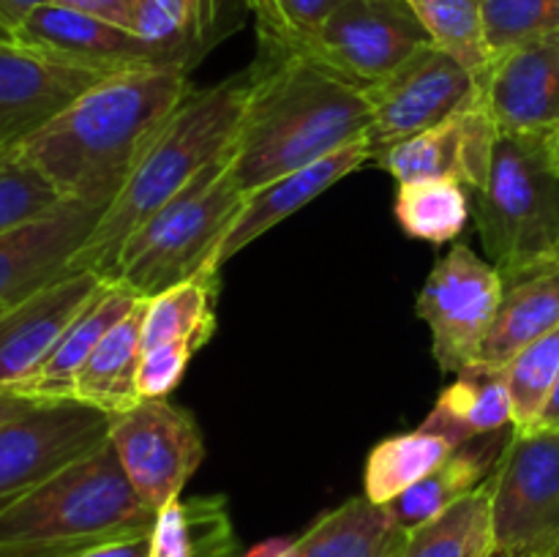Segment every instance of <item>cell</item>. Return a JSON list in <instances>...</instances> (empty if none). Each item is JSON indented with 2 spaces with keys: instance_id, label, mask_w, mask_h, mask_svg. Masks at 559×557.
Returning a JSON list of instances; mask_svg holds the SVG:
<instances>
[{
  "instance_id": "1",
  "label": "cell",
  "mask_w": 559,
  "mask_h": 557,
  "mask_svg": "<svg viewBox=\"0 0 559 557\" xmlns=\"http://www.w3.org/2000/svg\"><path fill=\"white\" fill-rule=\"evenodd\" d=\"M189 93V69L180 66L112 74L0 153V162L31 164L63 200L104 211Z\"/></svg>"
},
{
  "instance_id": "2",
  "label": "cell",
  "mask_w": 559,
  "mask_h": 557,
  "mask_svg": "<svg viewBox=\"0 0 559 557\" xmlns=\"http://www.w3.org/2000/svg\"><path fill=\"white\" fill-rule=\"evenodd\" d=\"M371 107L364 87L309 55L251 69V93L233 142V175L246 194L366 140Z\"/></svg>"
},
{
  "instance_id": "3",
  "label": "cell",
  "mask_w": 559,
  "mask_h": 557,
  "mask_svg": "<svg viewBox=\"0 0 559 557\" xmlns=\"http://www.w3.org/2000/svg\"><path fill=\"white\" fill-rule=\"evenodd\" d=\"M251 93V71L191 91L153 137L120 194L104 208L96 229L76 251L71 273L93 271L107 278L126 240L197 175L233 151Z\"/></svg>"
},
{
  "instance_id": "4",
  "label": "cell",
  "mask_w": 559,
  "mask_h": 557,
  "mask_svg": "<svg viewBox=\"0 0 559 557\" xmlns=\"http://www.w3.org/2000/svg\"><path fill=\"white\" fill-rule=\"evenodd\" d=\"M153 524L156 511L140 500L107 440L0 511V555L69 557L104 541L151 533Z\"/></svg>"
},
{
  "instance_id": "5",
  "label": "cell",
  "mask_w": 559,
  "mask_h": 557,
  "mask_svg": "<svg viewBox=\"0 0 559 557\" xmlns=\"http://www.w3.org/2000/svg\"><path fill=\"white\" fill-rule=\"evenodd\" d=\"M233 151L202 169L173 202L134 229L107 271V282L153 298L197 273H211V260L224 233L246 202L233 175Z\"/></svg>"
},
{
  "instance_id": "6",
  "label": "cell",
  "mask_w": 559,
  "mask_h": 557,
  "mask_svg": "<svg viewBox=\"0 0 559 557\" xmlns=\"http://www.w3.org/2000/svg\"><path fill=\"white\" fill-rule=\"evenodd\" d=\"M475 222L500 273L559 254V169L544 134H500Z\"/></svg>"
},
{
  "instance_id": "7",
  "label": "cell",
  "mask_w": 559,
  "mask_h": 557,
  "mask_svg": "<svg viewBox=\"0 0 559 557\" xmlns=\"http://www.w3.org/2000/svg\"><path fill=\"white\" fill-rule=\"evenodd\" d=\"M371 107V158H380L409 137L435 129L442 120L484 102V82L440 47L418 49L396 71L364 87Z\"/></svg>"
},
{
  "instance_id": "8",
  "label": "cell",
  "mask_w": 559,
  "mask_h": 557,
  "mask_svg": "<svg viewBox=\"0 0 559 557\" xmlns=\"http://www.w3.org/2000/svg\"><path fill=\"white\" fill-rule=\"evenodd\" d=\"M502 298V273L459 244L431 268L418 295L420 320L431 331V355L442 371L469 369L491 331Z\"/></svg>"
},
{
  "instance_id": "9",
  "label": "cell",
  "mask_w": 559,
  "mask_h": 557,
  "mask_svg": "<svg viewBox=\"0 0 559 557\" xmlns=\"http://www.w3.org/2000/svg\"><path fill=\"white\" fill-rule=\"evenodd\" d=\"M495 549L559 546V429H513L491 475Z\"/></svg>"
},
{
  "instance_id": "10",
  "label": "cell",
  "mask_w": 559,
  "mask_h": 557,
  "mask_svg": "<svg viewBox=\"0 0 559 557\" xmlns=\"http://www.w3.org/2000/svg\"><path fill=\"white\" fill-rule=\"evenodd\" d=\"M115 415L93 404L33 402L0 424V511L109 440Z\"/></svg>"
},
{
  "instance_id": "11",
  "label": "cell",
  "mask_w": 559,
  "mask_h": 557,
  "mask_svg": "<svg viewBox=\"0 0 559 557\" xmlns=\"http://www.w3.org/2000/svg\"><path fill=\"white\" fill-rule=\"evenodd\" d=\"M429 44V31L409 0H342L300 55L369 87Z\"/></svg>"
},
{
  "instance_id": "12",
  "label": "cell",
  "mask_w": 559,
  "mask_h": 557,
  "mask_svg": "<svg viewBox=\"0 0 559 557\" xmlns=\"http://www.w3.org/2000/svg\"><path fill=\"white\" fill-rule=\"evenodd\" d=\"M109 442L140 500L153 511L180 497L205 457L197 420L167 399H140L115 415Z\"/></svg>"
},
{
  "instance_id": "13",
  "label": "cell",
  "mask_w": 559,
  "mask_h": 557,
  "mask_svg": "<svg viewBox=\"0 0 559 557\" xmlns=\"http://www.w3.org/2000/svg\"><path fill=\"white\" fill-rule=\"evenodd\" d=\"M104 282L93 271L66 273L0 311V391L20 393Z\"/></svg>"
},
{
  "instance_id": "14",
  "label": "cell",
  "mask_w": 559,
  "mask_h": 557,
  "mask_svg": "<svg viewBox=\"0 0 559 557\" xmlns=\"http://www.w3.org/2000/svg\"><path fill=\"white\" fill-rule=\"evenodd\" d=\"M14 44L102 74L173 66L134 31L63 9L58 3L38 5L33 14H27V20L14 31Z\"/></svg>"
},
{
  "instance_id": "15",
  "label": "cell",
  "mask_w": 559,
  "mask_h": 557,
  "mask_svg": "<svg viewBox=\"0 0 559 557\" xmlns=\"http://www.w3.org/2000/svg\"><path fill=\"white\" fill-rule=\"evenodd\" d=\"M102 208L63 202L0 235V311L71 273L76 251L102 218Z\"/></svg>"
},
{
  "instance_id": "16",
  "label": "cell",
  "mask_w": 559,
  "mask_h": 557,
  "mask_svg": "<svg viewBox=\"0 0 559 557\" xmlns=\"http://www.w3.org/2000/svg\"><path fill=\"white\" fill-rule=\"evenodd\" d=\"M107 76L112 74L0 44V153L44 129Z\"/></svg>"
},
{
  "instance_id": "17",
  "label": "cell",
  "mask_w": 559,
  "mask_h": 557,
  "mask_svg": "<svg viewBox=\"0 0 559 557\" xmlns=\"http://www.w3.org/2000/svg\"><path fill=\"white\" fill-rule=\"evenodd\" d=\"M497 137L500 131L489 109L478 102L475 107L442 120L435 129L391 147L377 158V164L399 183L453 180L478 194L489 178Z\"/></svg>"
},
{
  "instance_id": "18",
  "label": "cell",
  "mask_w": 559,
  "mask_h": 557,
  "mask_svg": "<svg viewBox=\"0 0 559 557\" xmlns=\"http://www.w3.org/2000/svg\"><path fill=\"white\" fill-rule=\"evenodd\" d=\"M484 104L500 134H555L559 129V36L522 44L495 58Z\"/></svg>"
},
{
  "instance_id": "19",
  "label": "cell",
  "mask_w": 559,
  "mask_h": 557,
  "mask_svg": "<svg viewBox=\"0 0 559 557\" xmlns=\"http://www.w3.org/2000/svg\"><path fill=\"white\" fill-rule=\"evenodd\" d=\"M369 158V140L353 142V145L342 147V151L331 153V156L320 158V162L309 164V167L282 175V178L271 180V183L260 186L257 191L246 194L243 208L233 218V224L224 233L222 244H218L216 254H213L211 273L218 276L224 262L238 257V251H243L246 246L262 238L267 229L282 224L284 218L298 213L304 205H309L311 200H317L333 183H338V180L353 175L358 167H364Z\"/></svg>"
},
{
  "instance_id": "20",
  "label": "cell",
  "mask_w": 559,
  "mask_h": 557,
  "mask_svg": "<svg viewBox=\"0 0 559 557\" xmlns=\"http://www.w3.org/2000/svg\"><path fill=\"white\" fill-rule=\"evenodd\" d=\"M559 325V254L502 273V298L480 366L502 369L519 349Z\"/></svg>"
},
{
  "instance_id": "21",
  "label": "cell",
  "mask_w": 559,
  "mask_h": 557,
  "mask_svg": "<svg viewBox=\"0 0 559 557\" xmlns=\"http://www.w3.org/2000/svg\"><path fill=\"white\" fill-rule=\"evenodd\" d=\"M511 437L513 426H508V429L486 431V435H478L453 448L440 467L431 470L426 478H420L418 484L402 491L396 500L388 502L385 508L396 528L404 533H413L415 528L426 524L437 513L445 511L448 506L486 484L500 467V459Z\"/></svg>"
},
{
  "instance_id": "22",
  "label": "cell",
  "mask_w": 559,
  "mask_h": 557,
  "mask_svg": "<svg viewBox=\"0 0 559 557\" xmlns=\"http://www.w3.org/2000/svg\"><path fill=\"white\" fill-rule=\"evenodd\" d=\"M140 295L118 282H104L102 289L91 298V304L76 315V320L66 328L60 342L44 360L41 369L20 388L16 396H25L31 402H69L76 399V377L82 366L98 347L109 328L123 320L136 304Z\"/></svg>"
},
{
  "instance_id": "23",
  "label": "cell",
  "mask_w": 559,
  "mask_h": 557,
  "mask_svg": "<svg viewBox=\"0 0 559 557\" xmlns=\"http://www.w3.org/2000/svg\"><path fill=\"white\" fill-rule=\"evenodd\" d=\"M508 426H513V404L506 371L475 364L459 371L456 382L440 393L435 410L418 429L445 437L456 448L473 437Z\"/></svg>"
},
{
  "instance_id": "24",
  "label": "cell",
  "mask_w": 559,
  "mask_h": 557,
  "mask_svg": "<svg viewBox=\"0 0 559 557\" xmlns=\"http://www.w3.org/2000/svg\"><path fill=\"white\" fill-rule=\"evenodd\" d=\"M404 538L388 508L360 495L322 513L284 557H396Z\"/></svg>"
},
{
  "instance_id": "25",
  "label": "cell",
  "mask_w": 559,
  "mask_h": 557,
  "mask_svg": "<svg viewBox=\"0 0 559 557\" xmlns=\"http://www.w3.org/2000/svg\"><path fill=\"white\" fill-rule=\"evenodd\" d=\"M142 298L129 315L115 322L107 336L98 342L87 364L76 377V399L109 415H120L140 402V364H142Z\"/></svg>"
},
{
  "instance_id": "26",
  "label": "cell",
  "mask_w": 559,
  "mask_h": 557,
  "mask_svg": "<svg viewBox=\"0 0 559 557\" xmlns=\"http://www.w3.org/2000/svg\"><path fill=\"white\" fill-rule=\"evenodd\" d=\"M238 535L222 495L169 500L156 511L151 557H235Z\"/></svg>"
},
{
  "instance_id": "27",
  "label": "cell",
  "mask_w": 559,
  "mask_h": 557,
  "mask_svg": "<svg viewBox=\"0 0 559 557\" xmlns=\"http://www.w3.org/2000/svg\"><path fill=\"white\" fill-rule=\"evenodd\" d=\"M491 538V478L407 533L396 557H489Z\"/></svg>"
},
{
  "instance_id": "28",
  "label": "cell",
  "mask_w": 559,
  "mask_h": 557,
  "mask_svg": "<svg viewBox=\"0 0 559 557\" xmlns=\"http://www.w3.org/2000/svg\"><path fill=\"white\" fill-rule=\"evenodd\" d=\"M216 287L218 276L197 273L189 282H180L147 298L145 317H142V353L175 342L200 349L216 331V311H213Z\"/></svg>"
},
{
  "instance_id": "29",
  "label": "cell",
  "mask_w": 559,
  "mask_h": 557,
  "mask_svg": "<svg viewBox=\"0 0 559 557\" xmlns=\"http://www.w3.org/2000/svg\"><path fill=\"white\" fill-rule=\"evenodd\" d=\"M453 451L451 442L431 431L415 429L407 435L377 442L364 464V495L377 506H388L402 491L440 467Z\"/></svg>"
},
{
  "instance_id": "30",
  "label": "cell",
  "mask_w": 559,
  "mask_h": 557,
  "mask_svg": "<svg viewBox=\"0 0 559 557\" xmlns=\"http://www.w3.org/2000/svg\"><path fill=\"white\" fill-rule=\"evenodd\" d=\"M396 218L404 233L426 244H448L469 218L467 189L453 180L399 183Z\"/></svg>"
},
{
  "instance_id": "31",
  "label": "cell",
  "mask_w": 559,
  "mask_h": 557,
  "mask_svg": "<svg viewBox=\"0 0 559 557\" xmlns=\"http://www.w3.org/2000/svg\"><path fill=\"white\" fill-rule=\"evenodd\" d=\"M409 5L429 31L431 44L453 55L484 82L495 60L486 44L480 0H409Z\"/></svg>"
},
{
  "instance_id": "32",
  "label": "cell",
  "mask_w": 559,
  "mask_h": 557,
  "mask_svg": "<svg viewBox=\"0 0 559 557\" xmlns=\"http://www.w3.org/2000/svg\"><path fill=\"white\" fill-rule=\"evenodd\" d=\"M254 16L260 63L306 52L325 16L342 0H243Z\"/></svg>"
},
{
  "instance_id": "33",
  "label": "cell",
  "mask_w": 559,
  "mask_h": 557,
  "mask_svg": "<svg viewBox=\"0 0 559 557\" xmlns=\"http://www.w3.org/2000/svg\"><path fill=\"white\" fill-rule=\"evenodd\" d=\"M513 404V429H535L559 377V325L519 349L506 366Z\"/></svg>"
},
{
  "instance_id": "34",
  "label": "cell",
  "mask_w": 559,
  "mask_h": 557,
  "mask_svg": "<svg viewBox=\"0 0 559 557\" xmlns=\"http://www.w3.org/2000/svg\"><path fill=\"white\" fill-rule=\"evenodd\" d=\"M491 60L522 44L559 36V0H480Z\"/></svg>"
},
{
  "instance_id": "35",
  "label": "cell",
  "mask_w": 559,
  "mask_h": 557,
  "mask_svg": "<svg viewBox=\"0 0 559 557\" xmlns=\"http://www.w3.org/2000/svg\"><path fill=\"white\" fill-rule=\"evenodd\" d=\"M63 197L36 167L16 158L0 162V235L63 205Z\"/></svg>"
},
{
  "instance_id": "36",
  "label": "cell",
  "mask_w": 559,
  "mask_h": 557,
  "mask_svg": "<svg viewBox=\"0 0 559 557\" xmlns=\"http://www.w3.org/2000/svg\"><path fill=\"white\" fill-rule=\"evenodd\" d=\"M194 353L197 349L183 342L162 344V347L145 349V353H142L140 377H136L140 396L167 399V393L173 391V388H178L180 377L186 375V366H189L191 355Z\"/></svg>"
},
{
  "instance_id": "37",
  "label": "cell",
  "mask_w": 559,
  "mask_h": 557,
  "mask_svg": "<svg viewBox=\"0 0 559 557\" xmlns=\"http://www.w3.org/2000/svg\"><path fill=\"white\" fill-rule=\"evenodd\" d=\"M52 3L80 11V14L96 16V20L112 22V25L126 27V31H134L136 9H140V0H52Z\"/></svg>"
},
{
  "instance_id": "38",
  "label": "cell",
  "mask_w": 559,
  "mask_h": 557,
  "mask_svg": "<svg viewBox=\"0 0 559 557\" xmlns=\"http://www.w3.org/2000/svg\"><path fill=\"white\" fill-rule=\"evenodd\" d=\"M151 533L104 541V544H93L69 557H151Z\"/></svg>"
},
{
  "instance_id": "39",
  "label": "cell",
  "mask_w": 559,
  "mask_h": 557,
  "mask_svg": "<svg viewBox=\"0 0 559 557\" xmlns=\"http://www.w3.org/2000/svg\"><path fill=\"white\" fill-rule=\"evenodd\" d=\"M52 0H0V36L14 44V31L27 20V14Z\"/></svg>"
},
{
  "instance_id": "40",
  "label": "cell",
  "mask_w": 559,
  "mask_h": 557,
  "mask_svg": "<svg viewBox=\"0 0 559 557\" xmlns=\"http://www.w3.org/2000/svg\"><path fill=\"white\" fill-rule=\"evenodd\" d=\"M295 538H267L262 541V544H257L254 549L246 552L243 557H284L289 552V546H293Z\"/></svg>"
},
{
  "instance_id": "41",
  "label": "cell",
  "mask_w": 559,
  "mask_h": 557,
  "mask_svg": "<svg viewBox=\"0 0 559 557\" xmlns=\"http://www.w3.org/2000/svg\"><path fill=\"white\" fill-rule=\"evenodd\" d=\"M31 404H33L31 399L16 396V393L0 391V424H3V420H9V418H14V415L25 413V410L31 407Z\"/></svg>"
},
{
  "instance_id": "42",
  "label": "cell",
  "mask_w": 559,
  "mask_h": 557,
  "mask_svg": "<svg viewBox=\"0 0 559 557\" xmlns=\"http://www.w3.org/2000/svg\"><path fill=\"white\" fill-rule=\"evenodd\" d=\"M538 426L540 429H559V377H557V386H555V391H551L549 402H546L544 413H540Z\"/></svg>"
},
{
  "instance_id": "43",
  "label": "cell",
  "mask_w": 559,
  "mask_h": 557,
  "mask_svg": "<svg viewBox=\"0 0 559 557\" xmlns=\"http://www.w3.org/2000/svg\"><path fill=\"white\" fill-rule=\"evenodd\" d=\"M489 557H559L557 549H495Z\"/></svg>"
},
{
  "instance_id": "44",
  "label": "cell",
  "mask_w": 559,
  "mask_h": 557,
  "mask_svg": "<svg viewBox=\"0 0 559 557\" xmlns=\"http://www.w3.org/2000/svg\"><path fill=\"white\" fill-rule=\"evenodd\" d=\"M546 142H549V156H551V162H555V167L559 169V129L555 131V134L546 137Z\"/></svg>"
},
{
  "instance_id": "45",
  "label": "cell",
  "mask_w": 559,
  "mask_h": 557,
  "mask_svg": "<svg viewBox=\"0 0 559 557\" xmlns=\"http://www.w3.org/2000/svg\"><path fill=\"white\" fill-rule=\"evenodd\" d=\"M0 44H11V42H9V38H3V36H0Z\"/></svg>"
},
{
  "instance_id": "46",
  "label": "cell",
  "mask_w": 559,
  "mask_h": 557,
  "mask_svg": "<svg viewBox=\"0 0 559 557\" xmlns=\"http://www.w3.org/2000/svg\"><path fill=\"white\" fill-rule=\"evenodd\" d=\"M0 557H5V555H0Z\"/></svg>"
}]
</instances>
